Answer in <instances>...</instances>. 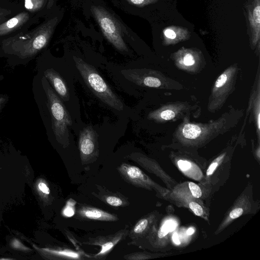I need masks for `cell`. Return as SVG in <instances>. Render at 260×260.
Instances as JSON below:
<instances>
[{"mask_svg":"<svg viewBox=\"0 0 260 260\" xmlns=\"http://www.w3.org/2000/svg\"><path fill=\"white\" fill-rule=\"evenodd\" d=\"M243 210L241 208H237L233 209L230 213V217L235 219L240 217L243 213Z\"/></svg>","mask_w":260,"mask_h":260,"instance_id":"25","label":"cell"},{"mask_svg":"<svg viewBox=\"0 0 260 260\" xmlns=\"http://www.w3.org/2000/svg\"><path fill=\"white\" fill-rule=\"evenodd\" d=\"M193 233H194V230L191 228H189L187 231V234L188 235H191Z\"/></svg>","mask_w":260,"mask_h":260,"instance_id":"33","label":"cell"},{"mask_svg":"<svg viewBox=\"0 0 260 260\" xmlns=\"http://www.w3.org/2000/svg\"><path fill=\"white\" fill-rule=\"evenodd\" d=\"M169 231L173 230L175 228V223L173 221H168L164 224Z\"/></svg>","mask_w":260,"mask_h":260,"instance_id":"31","label":"cell"},{"mask_svg":"<svg viewBox=\"0 0 260 260\" xmlns=\"http://www.w3.org/2000/svg\"><path fill=\"white\" fill-rule=\"evenodd\" d=\"M42 85L47 98V106L52 122V128L57 142L63 148L70 144L68 126L72 121L65 106L44 76Z\"/></svg>","mask_w":260,"mask_h":260,"instance_id":"1","label":"cell"},{"mask_svg":"<svg viewBox=\"0 0 260 260\" xmlns=\"http://www.w3.org/2000/svg\"><path fill=\"white\" fill-rule=\"evenodd\" d=\"M44 3L45 0H24V6L29 12H35L41 8Z\"/></svg>","mask_w":260,"mask_h":260,"instance_id":"16","label":"cell"},{"mask_svg":"<svg viewBox=\"0 0 260 260\" xmlns=\"http://www.w3.org/2000/svg\"><path fill=\"white\" fill-rule=\"evenodd\" d=\"M29 19V14L25 12L20 13L13 18L0 24V36L7 35L18 28Z\"/></svg>","mask_w":260,"mask_h":260,"instance_id":"11","label":"cell"},{"mask_svg":"<svg viewBox=\"0 0 260 260\" xmlns=\"http://www.w3.org/2000/svg\"><path fill=\"white\" fill-rule=\"evenodd\" d=\"M172 239L173 240V241L176 244H179L180 241L178 239V235L176 233H174L173 235Z\"/></svg>","mask_w":260,"mask_h":260,"instance_id":"32","label":"cell"},{"mask_svg":"<svg viewBox=\"0 0 260 260\" xmlns=\"http://www.w3.org/2000/svg\"><path fill=\"white\" fill-rule=\"evenodd\" d=\"M178 165L179 168L183 171H186L191 167V164L189 161L184 160H179Z\"/></svg>","mask_w":260,"mask_h":260,"instance_id":"27","label":"cell"},{"mask_svg":"<svg viewBox=\"0 0 260 260\" xmlns=\"http://www.w3.org/2000/svg\"><path fill=\"white\" fill-rule=\"evenodd\" d=\"M5 99L3 98H0V109L1 108L3 103L5 102Z\"/></svg>","mask_w":260,"mask_h":260,"instance_id":"34","label":"cell"},{"mask_svg":"<svg viewBox=\"0 0 260 260\" xmlns=\"http://www.w3.org/2000/svg\"><path fill=\"white\" fill-rule=\"evenodd\" d=\"M51 26L47 23L40 26L32 33L29 34L20 47L16 48V51L21 58L31 57L42 50L48 43L51 33Z\"/></svg>","mask_w":260,"mask_h":260,"instance_id":"3","label":"cell"},{"mask_svg":"<svg viewBox=\"0 0 260 260\" xmlns=\"http://www.w3.org/2000/svg\"><path fill=\"white\" fill-rule=\"evenodd\" d=\"M75 205V202L73 200L71 199L69 200L62 210V215L68 217H70L75 215L76 213L74 207Z\"/></svg>","mask_w":260,"mask_h":260,"instance_id":"17","label":"cell"},{"mask_svg":"<svg viewBox=\"0 0 260 260\" xmlns=\"http://www.w3.org/2000/svg\"><path fill=\"white\" fill-rule=\"evenodd\" d=\"M248 18L253 35V42L256 44L259 38L260 32V6L259 0L255 1L252 13L249 11Z\"/></svg>","mask_w":260,"mask_h":260,"instance_id":"13","label":"cell"},{"mask_svg":"<svg viewBox=\"0 0 260 260\" xmlns=\"http://www.w3.org/2000/svg\"><path fill=\"white\" fill-rule=\"evenodd\" d=\"M121 73L128 81L140 86L156 88L161 84L159 79L148 70L127 69L122 70Z\"/></svg>","mask_w":260,"mask_h":260,"instance_id":"7","label":"cell"},{"mask_svg":"<svg viewBox=\"0 0 260 260\" xmlns=\"http://www.w3.org/2000/svg\"><path fill=\"white\" fill-rule=\"evenodd\" d=\"M122 178L127 183L140 187H148L151 184L148 177L138 167L123 163L117 168Z\"/></svg>","mask_w":260,"mask_h":260,"instance_id":"8","label":"cell"},{"mask_svg":"<svg viewBox=\"0 0 260 260\" xmlns=\"http://www.w3.org/2000/svg\"><path fill=\"white\" fill-rule=\"evenodd\" d=\"M128 231L127 229L122 230L113 235L98 237L89 240L86 244L98 245L101 247V249L91 258L95 259H104L107 255L119 242L124 239L128 236Z\"/></svg>","mask_w":260,"mask_h":260,"instance_id":"6","label":"cell"},{"mask_svg":"<svg viewBox=\"0 0 260 260\" xmlns=\"http://www.w3.org/2000/svg\"><path fill=\"white\" fill-rule=\"evenodd\" d=\"M44 252L49 254L57 259H81V256L79 252L68 248L57 249L48 248L42 249Z\"/></svg>","mask_w":260,"mask_h":260,"instance_id":"14","label":"cell"},{"mask_svg":"<svg viewBox=\"0 0 260 260\" xmlns=\"http://www.w3.org/2000/svg\"><path fill=\"white\" fill-rule=\"evenodd\" d=\"M76 68L90 90L103 103L119 111L123 110L121 100L92 65L74 56Z\"/></svg>","mask_w":260,"mask_h":260,"instance_id":"2","label":"cell"},{"mask_svg":"<svg viewBox=\"0 0 260 260\" xmlns=\"http://www.w3.org/2000/svg\"><path fill=\"white\" fill-rule=\"evenodd\" d=\"M38 187L39 189L43 193L46 195L50 194V189L45 183L43 182H40L38 184Z\"/></svg>","mask_w":260,"mask_h":260,"instance_id":"28","label":"cell"},{"mask_svg":"<svg viewBox=\"0 0 260 260\" xmlns=\"http://www.w3.org/2000/svg\"><path fill=\"white\" fill-rule=\"evenodd\" d=\"M98 134L91 126L83 129L80 133L78 146L83 165L92 163L99 155Z\"/></svg>","mask_w":260,"mask_h":260,"instance_id":"4","label":"cell"},{"mask_svg":"<svg viewBox=\"0 0 260 260\" xmlns=\"http://www.w3.org/2000/svg\"><path fill=\"white\" fill-rule=\"evenodd\" d=\"M11 246L13 248L20 250H28V248L25 247L20 241L17 239L13 240L11 244Z\"/></svg>","mask_w":260,"mask_h":260,"instance_id":"26","label":"cell"},{"mask_svg":"<svg viewBox=\"0 0 260 260\" xmlns=\"http://www.w3.org/2000/svg\"><path fill=\"white\" fill-rule=\"evenodd\" d=\"M170 231L166 228V226L164 224L159 230L157 235L159 238H162L166 235L168 234Z\"/></svg>","mask_w":260,"mask_h":260,"instance_id":"29","label":"cell"},{"mask_svg":"<svg viewBox=\"0 0 260 260\" xmlns=\"http://www.w3.org/2000/svg\"><path fill=\"white\" fill-rule=\"evenodd\" d=\"M93 12L108 40L117 49L123 51H127V47L121 37L119 29L111 16L104 10L96 7L93 9Z\"/></svg>","mask_w":260,"mask_h":260,"instance_id":"5","label":"cell"},{"mask_svg":"<svg viewBox=\"0 0 260 260\" xmlns=\"http://www.w3.org/2000/svg\"><path fill=\"white\" fill-rule=\"evenodd\" d=\"M188 32L186 30L177 27H170L164 30L166 40L168 41H179L187 38Z\"/></svg>","mask_w":260,"mask_h":260,"instance_id":"15","label":"cell"},{"mask_svg":"<svg viewBox=\"0 0 260 260\" xmlns=\"http://www.w3.org/2000/svg\"><path fill=\"white\" fill-rule=\"evenodd\" d=\"M195 62L193 56L190 53L186 54L183 58V63L187 66L193 65Z\"/></svg>","mask_w":260,"mask_h":260,"instance_id":"23","label":"cell"},{"mask_svg":"<svg viewBox=\"0 0 260 260\" xmlns=\"http://www.w3.org/2000/svg\"><path fill=\"white\" fill-rule=\"evenodd\" d=\"M189 207L197 216H200L203 214V209L202 206L195 202H190L189 203Z\"/></svg>","mask_w":260,"mask_h":260,"instance_id":"19","label":"cell"},{"mask_svg":"<svg viewBox=\"0 0 260 260\" xmlns=\"http://www.w3.org/2000/svg\"><path fill=\"white\" fill-rule=\"evenodd\" d=\"M188 186L192 195L194 198H200L202 196V190L197 184L190 182L188 183Z\"/></svg>","mask_w":260,"mask_h":260,"instance_id":"18","label":"cell"},{"mask_svg":"<svg viewBox=\"0 0 260 260\" xmlns=\"http://www.w3.org/2000/svg\"><path fill=\"white\" fill-rule=\"evenodd\" d=\"M157 0H129L133 4L137 6H144L151 3H154Z\"/></svg>","mask_w":260,"mask_h":260,"instance_id":"24","label":"cell"},{"mask_svg":"<svg viewBox=\"0 0 260 260\" xmlns=\"http://www.w3.org/2000/svg\"><path fill=\"white\" fill-rule=\"evenodd\" d=\"M9 13L8 11L0 8V24L6 19V16Z\"/></svg>","mask_w":260,"mask_h":260,"instance_id":"30","label":"cell"},{"mask_svg":"<svg viewBox=\"0 0 260 260\" xmlns=\"http://www.w3.org/2000/svg\"><path fill=\"white\" fill-rule=\"evenodd\" d=\"M96 196L103 202L114 207H125L129 205L127 199L117 192L101 191Z\"/></svg>","mask_w":260,"mask_h":260,"instance_id":"12","label":"cell"},{"mask_svg":"<svg viewBox=\"0 0 260 260\" xmlns=\"http://www.w3.org/2000/svg\"><path fill=\"white\" fill-rule=\"evenodd\" d=\"M44 76L50 83L55 91L64 101L70 99L68 87L60 75L53 69H47Z\"/></svg>","mask_w":260,"mask_h":260,"instance_id":"10","label":"cell"},{"mask_svg":"<svg viewBox=\"0 0 260 260\" xmlns=\"http://www.w3.org/2000/svg\"><path fill=\"white\" fill-rule=\"evenodd\" d=\"M76 217L83 220H94L105 221H116L118 220L116 215L104 210L90 207L81 205L75 213Z\"/></svg>","mask_w":260,"mask_h":260,"instance_id":"9","label":"cell"},{"mask_svg":"<svg viewBox=\"0 0 260 260\" xmlns=\"http://www.w3.org/2000/svg\"><path fill=\"white\" fill-rule=\"evenodd\" d=\"M228 80V76L224 73L221 74L217 79L215 83V87L220 88L224 85Z\"/></svg>","mask_w":260,"mask_h":260,"instance_id":"22","label":"cell"},{"mask_svg":"<svg viewBox=\"0 0 260 260\" xmlns=\"http://www.w3.org/2000/svg\"><path fill=\"white\" fill-rule=\"evenodd\" d=\"M224 154H222L219 156L211 164L207 171L206 174L207 176L211 175L213 173L218 166L220 161L224 157Z\"/></svg>","mask_w":260,"mask_h":260,"instance_id":"20","label":"cell"},{"mask_svg":"<svg viewBox=\"0 0 260 260\" xmlns=\"http://www.w3.org/2000/svg\"><path fill=\"white\" fill-rule=\"evenodd\" d=\"M175 116V112L171 110H164L161 111L160 113V117L164 120L172 119Z\"/></svg>","mask_w":260,"mask_h":260,"instance_id":"21","label":"cell"}]
</instances>
